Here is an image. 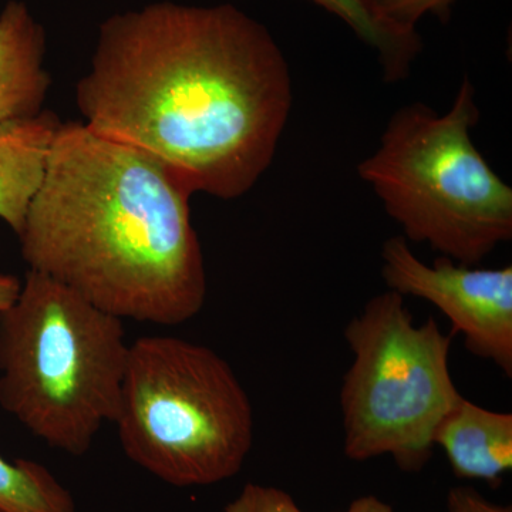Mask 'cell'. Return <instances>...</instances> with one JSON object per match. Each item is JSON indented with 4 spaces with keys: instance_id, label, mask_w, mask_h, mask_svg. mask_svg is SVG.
Masks as SVG:
<instances>
[{
    "instance_id": "obj_7",
    "label": "cell",
    "mask_w": 512,
    "mask_h": 512,
    "mask_svg": "<svg viewBox=\"0 0 512 512\" xmlns=\"http://www.w3.org/2000/svg\"><path fill=\"white\" fill-rule=\"evenodd\" d=\"M382 276L390 291L436 306L461 333L471 355L512 376V266L484 269L440 256L431 265L413 254L404 237L387 239Z\"/></svg>"
},
{
    "instance_id": "obj_16",
    "label": "cell",
    "mask_w": 512,
    "mask_h": 512,
    "mask_svg": "<svg viewBox=\"0 0 512 512\" xmlns=\"http://www.w3.org/2000/svg\"><path fill=\"white\" fill-rule=\"evenodd\" d=\"M22 282L18 276L0 274V312L8 309L18 298Z\"/></svg>"
},
{
    "instance_id": "obj_4",
    "label": "cell",
    "mask_w": 512,
    "mask_h": 512,
    "mask_svg": "<svg viewBox=\"0 0 512 512\" xmlns=\"http://www.w3.org/2000/svg\"><path fill=\"white\" fill-rule=\"evenodd\" d=\"M478 120L476 89L464 79L444 114L424 103L397 110L357 167L407 241L467 266L512 238V190L471 140Z\"/></svg>"
},
{
    "instance_id": "obj_14",
    "label": "cell",
    "mask_w": 512,
    "mask_h": 512,
    "mask_svg": "<svg viewBox=\"0 0 512 512\" xmlns=\"http://www.w3.org/2000/svg\"><path fill=\"white\" fill-rule=\"evenodd\" d=\"M384 18L403 28L417 29V23L426 15L441 20L450 18L451 6L456 0H375Z\"/></svg>"
},
{
    "instance_id": "obj_2",
    "label": "cell",
    "mask_w": 512,
    "mask_h": 512,
    "mask_svg": "<svg viewBox=\"0 0 512 512\" xmlns=\"http://www.w3.org/2000/svg\"><path fill=\"white\" fill-rule=\"evenodd\" d=\"M190 191L163 163L79 121L57 130L18 235L29 271L121 320L197 316L207 272Z\"/></svg>"
},
{
    "instance_id": "obj_1",
    "label": "cell",
    "mask_w": 512,
    "mask_h": 512,
    "mask_svg": "<svg viewBox=\"0 0 512 512\" xmlns=\"http://www.w3.org/2000/svg\"><path fill=\"white\" fill-rule=\"evenodd\" d=\"M292 100L281 47L231 3L156 2L110 16L76 86L93 133L157 158L190 194L221 200L266 173Z\"/></svg>"
},
{
    "instance_id": "obj_5",
    "label": "cell",
    "mask_w": 512,
    "mask_h": 512,
    "mask_svg": "<svg viewBox=\"0 0 512 512\" xmlns=\"http://www.w3.org/2000/svg\"><path fill=\"white\" fill-rule=\"evenodd\" d=\"M114 424L128 460L178 488L237 476L254 444V410L234 369L174 336L130 343Z\"/></svg>"
},
{
    "instance_id": "obj_8",
    "label": "cell",
    "mask_w": 512,
    "mask_h": 512,
    "mask_svg": "<svg viewBox=\"0 0 512 512\" xmlns=\"http://www.w3.org/2000/svg\"><path fill=\"white\" fill-rule=\"evenodd\" d=\"M46 32L28 5L10 0L0 12V123L42 113L50 74Z\"/></svg>"
},
{
    "instance_id": "obj_15",
    "label": "cell",
    "mask_w": 512,
    "mask_h": 512,
    "mask_svg": "<svg viewBox=\"0 0 512 512\" xmlns=\"http://www.w3.org/2000/svg\"><path fill=\"white\" fill-rule=\"evenodd\" d=\"M448 512H512L510 505H498L485 500L471 487H454L447 494Z\"/></svg>"
},
{
    "instance_id": "obj_9",
    "label": "cell",
    "mask_w": 512,
    "mask_h": 512,
    "mask_svg": "<svg viewBox=\"0 0 512 512\" xmlns=\"http://www.w3.org/2000/svg\"><path fill=\"white\" fill-rule=\"evenodd\" d=\"M454 476L498 487L512 470V414L494 412L461 397L434 431Z\"/></svg>"
},
{
    "instance_id": "obj_10",
    "label": "cell",
    "mask_w": 512,
    "mask_h": 512,
    "mask_svg": "<svg viewBox=\"0 0 512 512\" xmlns=\"http://www.w3.org/2000/svg\"><path fill=\"white\" fill-rule=\"evenodd\" d=\"M60 126L62 121L49 110L0 123V220L16 235L22 232L30 202L45 177Z\"/></svg>"
},
{
    "instance_id": "obj_13",
    "label": "cell",
    "mask_w": 512,
    "mask_h": 512,
    "mask_svg": "<svg viewBox=\"0 0 512 512\" xmlns=\"http://www.w3.org/2000/svg\"><path fill=\"white\" fill-rule=\"evenodd\" d=\"M222 512H303L292 495L281 488L248 483Z\"/></svg>"
},
{
    "instance_id": "obj_12",
    "label": "cell",
    "mask_w": 512,
    "mask_h": 512,
    "mask_svg": "<svg viewBox=\"0 0 512 512\" xmlns=\"http://www.w3.org/2000/svg\"><path fill=\"white\" fill-rule=\"evenodd\" d=\"M0 512H77L73 494L36 461L0 456Z\"/></svg>"
},
{
    "instance_id": "obj_3",
    "label": "cell",
    "mask_w": 512,
    "mask_h": 512,
    "mask_svg": "<svg viewBox=\"0 0 512 512\" xmlns=\"http://www.w3.org/2000/svg\"><path fill=\"white\" fill-rule=\"evenodd\" d=\"M128 350L123 320L29 271L0 312V406L47 446L82 457L116 420Z\"/></svg>"
},
{
    "instance_id": "obj_11",
    "label": "cell",
    "mask_w": 512,
    "mask_h": 512,
    "mask_svg": "<svg viewBox=\"0 0 512 512\" xmlns=\"http://www.w3.org/2000/svg\"><path fill=\"white\" fill-rule=\"evenodd\" d=\"M346 23L366 46L375 50L383 79L406 80L416 62L423 40L417 29L403 28L384 18L375 0H311Z\"/></svg>"
},
{
    "instance_id": "obj_6",
    "label": "cell",
    "mask_w": 512,
    "mask_h": 512,
    "mask_svg": "<svg viewBox=\"0 0 512 512\" xmlns=\"http://www.w3.org/2000/svg\"><path fill=\"white\" fill-rule=\"evenodd\" d=\"M454 335L430 318L416 325L404 296H373L350 320L353 363L343 379V450L353 461L389 456L419 473L434 453V431L461 400L450 373Z\"/></svg>"
},
{
    "instance_id": "obj_17",
    "label": "cell",
    "mask_w": 512,
    "mask_h": 512,
    "mask_svg": "<svg viewBox=\"0 0 512 512\" xmlns=\"http://www.w3.org/2000/svg\"><path fill=\"white\" fill-rule=\"evenodd\" d=\"M338 512H396L392 505L384 503L376 495H363L350 503L346 510Z\"/></svg>"
}]
</instances>
